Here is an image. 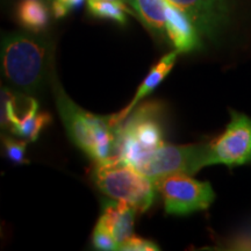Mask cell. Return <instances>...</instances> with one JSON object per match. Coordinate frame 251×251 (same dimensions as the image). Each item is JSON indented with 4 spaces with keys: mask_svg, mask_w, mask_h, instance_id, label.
Listing matches in <instances>:
<instances>
[{
    "mask_svg": "<svg viewBox=\"0 0 251 251\" xmlns=\"http://www.w3.org/2000/svg\"><path fill=\"white\" fill-rule=\"evenodd\" d=\"M54 43L37 33H9L1 40V70L19 92L33 96L51 79Z\"/></svg>",
    "mask_w": 251,
    "mask_h": 251,
    "instance_id": "obj_1",
    "label": "cell"
},
{
    "mask_svg": "<svg viewBox=\"0 0 251 251\" xmlns=\"http://www.w3.org/2000/svg\"><path fill=\"white\" fill-rule=\"evenodd\" d=\"M50 81L69 139L96 163L117 156L119 126L113 124L112 115L101 117L79 107L63 90L55 70Z\"/></svg>",
    "mask_w": 251,
    "mask_h": 251,
    "instance_id": "obj_2",
    "label": "cell"
},
{
    "mask_svg": "<svg viewBox=\"0 0 251 251\" xmlns=\"http://www.w3.org/2000/svg\"><path fill=\"white\" fill-rule=\"evenodd\" d=\"M133 112L119 125L117 156L139 169L152 152L164 144L162 105L149 101L135 107Z\"/></svg>",
    "mask_w": 251,
    "mask_h": 251,
    "instance_id": "obj_3",
    "label": "cell"
},
{
    "mask_svg": "<svg viewBox=\"0 0 251 251\" xmlns=\"http://www.w3.org/2000/svg\"><path fill=\"white\" fill-rule=\"evenodd\" d=\"M93 180L102 193L128 203L136 212L148 211L155 200L153 181L118 156L97 162Z\"/></svg>",
    "mask_w": 251,
    "mask_h": 251,
    "instance_id": "obj_4",
    "label": "cell"
},
{
    "mask_svg": "<svg viewBox=\"0 0 251 251\" xmlns=\"http://www.w3.org/2000/svg\"><path fill=\"white\" fill-rule=\"evenodd\" d=\"M186 15L199 37L197 51L220 48L227 41L242 0H166Z\"/></svg>",
    "mask_w": 251,
    "mask_h": 251,
    "instance_id": "obj_5",
    "label": "cell"
},
{
    "mask_svg": "<svg viewBox=\"0 0 251 251\" xmlns=\"http://www.w3.org/2000/svg\"><path fill=\"white\" fill-rule=\"evenodd\" d=\"M152 181L163 198L166 214L188 215L205 211L215 199L211 184L198 181L190 175H168Z\"/></svg>",
    "mask_w": 251,
    "mask_h": 251,
    "instance_id": "obj_6",
    "label": "cell"
},
{
    "mask_svg": "<svg viewBox=\"0 0 251 251\" xmlns=\"http://www.w3.org/2000/svg\"><path fill=\"white\" fill-rule=\"evenodd\" d=\"M207 159L208 143L190 146H174L164 143L136 170L151 180L175 174L191 176L207 166Z\"/></svg>",
    "mask_w": 251,
    "mask_h": 251,
    "instance_id": "obj_7",
    "label": "cell"
},
{
    "mask_svg": "<svg viewBox=\"0 0 251 251\" xmlns=\"http://www.w3.org/2000/svg\"><path fill=\"white\" fill-rule=\"evenodd\" d=\"M251 162V118L230 111L226 130L208 143L207 166L224 164L229 168Z\"/></svg>",
    "mask_w": 251,
    "mask_h": 251,
    "instance_id": "obj_8",
    "label": "cell"
},
{
    "mask_svg": "<svg viewBox=\"0 0 251 251\" xmlns=\"http://www.w3.org/2000/svg\"><path fill=\"white\" fill-rule=\"evenodd\" d=\"M166 35L179 54L197 51L199 37L193 25L180 9L166 4Z\"/></svg>",
    "mask_w": 251,
    "mask_h": 251,
    "instance_id": "obj_9",
    "label": "cell"
},
{
    "mask_svg": "<svg viewBox=\"0 0 251 251\" xmlns=\"http://www.w3.org/2000/svg\"><path fill=\"white\" fill-rule=\"evenodd\" d=\"M136 211L128 203L118 200H105L99 221L111 231L120 247L133 235L134 218Z\"/></svg>",
    "mask_w": 251,
    "mask_h": 251,
    "instance_id": "obj_10",
    "label": "cell"
},
{
    "mask_svg": "<svg viewBox=\"0 0 251 251\" xmlns=\"http://www.w3.org/2000/svg\"><path fill=\"white\" fill-rule=\"evenodd\" d=\"M178 54H179V52H178L177 50H175V51L169 52V54H166L164 57L161 58V61L157 63L155 67L150 70L148 76H147L146 79L142 81V84L140 85L139 90H137V92L135 94V97L130 101V103H128L127 107H125L121 112L112 115L113 124L115 126H119L121 122H124L125 119L133 112V109L135 107H136L140 100L146 98L150 92H152V91L162 83L163 79L168 76L169 72H170L172 70V68H174L176 61H177Z\"/></svg>",
    "mask_w": 251,
    "mask_h": 251,
    "instance_id": "obj_11",
    "label": "cell"
},
{
    "mask_svg": "<svg viewBox=\"0 0 251 251\" xmlns=\"http://www.w3.org/2000/svg\"><path fill=\"white\" fill-rule=\"evenodd\" d=\"M144 26L164 39L166 34V0H128Z\"/></svg>",
    "mask_w": 251,
    "mask_h": 251,
    "instance_id": "obj_12",
    "label": "cell"
},
{
    "mask_svg": "<svg viewBox=\"0 0 251 251\" xmlns=\"http://www.w3.org/2000/svg\"><path fill=\"white\" fill-rule=\"evenodd\" d=\"M49 7L48 4L40 0H23L17 7V19L24 28L40 33L49 25Z\"/></svg>",
    "mask_w": 251,
    "mask_h": 251,
    "instance_id": "obj_13",
    "label": "cell"
},
{
    "mask_svg": "<svg viewBox=\"0 0 251 251\" xmlns=\"http://www.w3.org/2000/svg\"><path fill=\"white\" fill-rule=\"evenodd\" d=\"M87 9L94 17L108 19L120 25L127 24L128 9L124 2L109 0H87Z\"/></svg>",
    "mask_w": 251,
    "mask_h": 251,
    "instance_id": "obj_14",
    "label": "cell"
},
{
    "mask_svg": "<svg viewBox=\"0 0 251 251\" xmlns=\"http://www.w3.org/2000/svg\"><path fill=\"white\" fill-rule=\"evenodd\" d=\"M51 122V117L48 113H34L17 126L11 128L12 133L17 136L24 137L28 141H36L41 130Z\"/></svg>",
    "mask_w": 251,
    "mask_h": 251,
    "instance_id": "obj_15",
    "label": "cell"
},
{
    "mask_svg": "<svg viewBox=\"0 0 251 251\" xmlns=\"http://www.w3.org/2000/svg\"><path fill=\"white\" fill-rule=\"evenodd\" d=\"M92 243L94 248L98 250H119L117 241L114 240L111 231L100 221L97 222L93 230Z\"/></svg>",
    "mask_w": 251,
    "mask_h": 251,
    "instance_id": "obj_16",
    "label": "cell"
},
{
    "mask_svg": "<svg viewBox=\"0 0 251 251\" xmlns=\"http://www.w3.org/2000/svg\"><path fill=\"white\" fill-rule=\"evenodd\" d=\"M2 142L5 146L6 155L12 162L17 163V164L28 163V159L26 158L27 142L17 141L11 136H2Z\"/></svg>",
    "mask_w": 251,
    "mask_h": 251,
    "instance_id": "obj_17",
    "label": "cell"
},
{
    "mask_svg": "<svg viewBox=\"0 0 251 251\" xmlns=\"http://www.w3.org/2000/svg\"><path fill=\"white\" fill-rule=\"evenodd\" d=\"M119 250H126V251H157L159 250L158 246L156 243L151 242L149 240H144L142 237L139 236H131L126 240L124 243L119 247Z\"/></svg>",
    "mask_w": 251,
    "mask_h": 251,
    "instance_id": "obj_18",
    "label": "cell"
},
{
    "mask_svg": "<svg viewBox=\"0 0 251 251\" xmlns=\"http://www.w3.org/2000/svg\"><path fill=\"white\" fill-rule=\"evenodd\" d=\"M85 2V0H52L50 8L55 18L65 17L69 12L74 11Z\"/></svg>",
    "mask_w": 251,
    "mask_h": 251,
    "instance_id": "obj_19",
    "label": "cell"
},
{
    "mask_svg": "<svg viewBox=\"0 0 251 251\" xmlns=\"http://www.w3.org/2000/svg\"><path fill=\"white\" fill-rule=\"evenodd\" d=\"M40 1H43V2H46V4H48V5L50 6V5H51L52 0H40Z\"/></svg>",
    "mask_w": 251,
    "mask_h": 251,
    "instance_id": "obj_20",
    "label": "cell"
},
{
    "mask_svg": "<svg viewBox=\"0 0 251 251\" xmlns=\"http://www.w3.org/2000/svg\"><path fill=\"white\" fill-rule=\"evenodd\" d=\"M109 1H119V2H124V0H109Z\"/></svg>",
    "mask_w": 251,
    "mask_h": 251,
    "instance_id": "obj_21",
    "label": "cell"
}]
</instances>
